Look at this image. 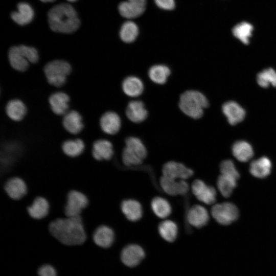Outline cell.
I'll use <instances>...</instances> for the list:
<instances>
[{
    "label": "cell",
    "mask_w": 276,
    "mask_h": 276,
    "mask_svg": "<svg viewBox=\"0 0 276 276\" xmlns=\"http://www.w3.org/2000/svg\"><path fill=\"white\" fill-rule=\"evenodd\" d=\"M48 21L52 30L63 33L76 31L80 24L75 9L65 3L60 4L50 10Z\"/></svg>",
    "instance_id": "cell-2"
},
{
    "label": "cell",
    "mask_w": 276,
    "mask_h": 276,
    "mask_svg": "<svg viewBox=\"0 0 276 276\" xmlns=\"http://www.w3.org/2000/svg\"><path fill=\"white\" fill-rule=\"evenodd\" d=\"M93 237L94 242L98 246L107 248L112 244L114 234L113 230L109 226L101 225L95 230Z\"/></svg>",
    "instance_id": "cell-22"
},
{
    "label": "cell",
    "mask_w": 276,
    "mask_h": 276,
    "mask_svg": "<svg viewBox=\"0 0 276 276\" xmlns=\"http://www.w3.org/2000/svg\"><path fill=\"white\" fill-rule=\"evenodd\" d=\"M171 74L170 68L166 65L156 64L150 67L148 76L150 80L158 85L165 84Z\"/></svg>",
    "instance_id": "cell-23"
},
{
    "label": "cell",
    "mask_w": 276,
    "mask_h": 276,
    "mask_svg": "<svg viewBox=\"0 0 276 276\" xmlns=\"http://www.w3.org/2000/svg\"><path fill=\"white\" fill-rule=\"evenodd\" d=\"M209 215L206 209L203 206L195 204L192 206L187 214V220L191 225L200 228L207 224Z\"/></svg>",
    "instance_id": "cell-15"
},
{
    "label": "cell",
    "mask_w": 276,
    "mask_h": 276,
    "mask_svg": "<svg viewBox=\"0 0 276 276\" xmlns=\"http://www.w3.org/2000/svg\"><path fill=\"white\" fill-rule=\"evenodd\" d=\"M139 29L137 25L130 20L125 21L121 26L119 36L122 41L126 43L134 42L137 37Z\"/></svg>",
    "instance_id": "cell-30"
},
{
    "label": "cell",
    "mask_w": 276,
    "mask_h": 276,
    "mask_svg": "<svg viewBox=\"0 0 276 276\" xmlns=\"http://www.w3.org/2000/svg\"><path fill=\"white\" fill-rule=\"evenodd\" d=\"M67 1H68L69 2H75V1H76L77 0H67Z\"/></svg>",
    "instance_id": "cell-44"
},
{
    "label": "cell",
    "mask_w": 276,
    "mask_h": 276,
    "mask_svg": "<svg viewBox=\"0 0 276 276\" xmlns=\"http://www.w3.org/2000/svg\"><path fill=\"white\" fill-rule=\"evenodd\" d=\"M6 112L11 120L18 122L24 118L27 113V107L20 100L12 99L7 103Z\"/></svg>",
    "instance_id": "cell-27"
},
{
    "label": "cell",
    "mask_w": 276,
    "mask_h": 276,
    "mask_svg": "<svg viewBox=\"0 0 276 276\" xmlns=\"http://www.w3.org/2000/svg\"><path fill=\"white\" fill-rule=\"evenodd\" d=\"M209 106L206 97L200 91L189 89L183 92L179 97L178 106L187 117L197 120L203 115L204 110Z\"/></svg>",
    "instance_id": "cell-3"
},
{
    "label": "cell",
    "mask_w": 276,
    "mask_h": 276,
    "mask_svg": "<svg viewBox=\"0 0 276 276\" xmlns=\"http://www.w3.org/2000/svg\"><path fill=\"white\" fill-rule=\"evenodd\" d=\"M146 6H143L129 1H123L118 6L120 14L123 17L131 19L142 15L145 12Z\"/></svg>",
    "instance_id": "cell-24"
},
{
    "label": "cell",
    "mask_w": 276,
    "mask_h": 276,
    "mask_svg": "<svg viewBox=\"0 0 276 276\" xmlns=\"http://www.w3.org/2000/svg\"><path fill=\"white\" fill-rule=\"evenodd\" d=\"M217 187L224 197H228L237 186V180L228 176L221 174L217 181Z\"/></svg>",
    "instance_id": "cell-36"
},
{
    "label": "cell",
    "mask_w": 276,
    "mask_h": 276,
    "mask_svg": "<svg viewBox=\"0 0 276 276\" xmlns=\"http://www.w3.org/2000/svg\"><path fill=\"white\" fill-rule=\"evenodd\" d=\"M271 163L266 157H262L252 161L250 165V173L258 178H264L270 173Z\"/></svg>",
    "instance_id": "cell-29"
},
{
    "label": "cell",
    "mask_w": 276,
    "mask_h": 276,
    "mask_svg": "<svg viewBox=\"0 0 276 276\" xmlns=\"http://www.w3.org/2000/svg\"><path fill=\"white\" fill-rule=\"evenodd\" d=\"M62 125L67 132L73 134L79 133L84 127L82 116L74 110L67 111L63 115Z\"/></svg>",
    "instance_id": "cell-17"
},
{
    "label": "cell",
    "mask_w": 276,
    "mask_h": 276,
    "mask_svg": "<svg viewBox=\"0 0 276 276\" xmlns=\"http://www.w3.org/2000/svg\"><path fill=\"white\" fill-rule=\"evenodd\" d=\"M191 189L193 194L199 201L206 204H212L215 202V189L213 187L206 185L201 180H195L192 184Z\"/></svg>",
    "instance_id": "cell-8"
},
{
    "label": "cell",
    "mask_w": 276,
    "mask_h": 276,
    "mask_svg": "<svg viewBox=\"0 0 276 276\" xmlns=\"http://www.w3.org/2000/svg\"><path fill=\"white\" fill-rule=\"evenodd\" d=\"M257 82L262 87H267L270 84L276 87V72L271 68L263 70L258 74Z\"/></svg>",
    "instance_id": "cell-37"
},
{
    "label": "cell",
    "mask_w": 276,
    "mask_h": 276,
    "mask_svg": "<svg viewBox=\"0 0 276 276\" xmlns=\"http://www.w3.org/2000/svg\"><path fill=\"white\" fill-rule=\"evenodd\" d=\"M162 173L163 175L166 177L185 180L191 177L194 172L181 163L170 161L164 165Z\"/></svg>",
    "instance_id": "cell-9"
},
{
    "label": "cell",
    "mask_w": 276,
    "mask_h": 276,
    "mask_svg": "<svg viewBox=\"0 0 276 276\" xmlns=\"http://www.w3.org/2000/svg\"><path fill=\"white\" fill-rule=\"evenodd\" d=\"M40 1L43 2H52L55 0H40Z\"/></svg>",
    "instance_id": "cell-43"
},
{
    "label": "cell",
    "mask_w": 276,
    "mask_h": 276,
    "mask_svg": "<svg viewBox=\"0 0 276 276\" xmlns=\"http://www.w3.org/2000/svg\"><path fill=\"white\" fill-rule=\"evenodd\" d=\"M5 190L8 196L13 199H19L24 196L27 192L25 181L19 177H13L6 183Z\"/></svg>",
    "instance_id": "cell-21"
},
{
    "label": "cell",
    "mask_w": 276,
    "mask_h": 276,
    "mask_svg": "<svg viewBox=\"0 0 276 276\" xmlns=\"http://www.w3.org/2000/svg\"><path fill=\"white\" fill-rule=\"evenodd\" d=\"M221 174L230 177L237 180L240 174L236 169L234 163L230 159L225 160L220 165Z\"/></svg>",
    "instance_id": "cell-38"
},
{
    "label": "cell",
    "mask_w": 276,
    "mask_h": 276,
    "mask_svg": "<svg viewBox=\"0 0 276 276\" xmlns=\"http://www.w3.org/2000/svg\"><path fill=\"white\" fill-rule=\"evenodd\" d=\"M234 156L239 161L246 162L253 156L254 151L251 145L245 141H238L233 146Z\"/></svg>",
    "instance_id": "cell-31"
},
{
    "label": "cell",
    "mask_w": 276,
    "mask_h": 276,
    "mask_svg": "<svg viewBox=\"0 0 276 276\" xmlns=\"http://www.w3.org/2000/svg\"><path fill=\"white\" fill-rule=\"evenodd\" d=\"M69 102V96L61 91L52 94L49 98V103L52 111L59 116L64 115L68 111Z\"/></svg>",
    "instance_id": "cell-16"
},
{
    "label": "cell",
    "mask_w": 276,
    "mask_h": 276,
    "mask_svg": "<svg viewBox=\"0 0 276 276\" xmlns=\"http://www.w3.org/2000/svg\"><path fill=\"white\" fill-rule=\"evenodd\" d=\"M121 87L123 93L131 98L139 97L144 90L142 80L135 76H128L125 78L122 82Z\"/></svg>",
    "instance_id": "cell-14"
},
{
    "label": "cell",
    "mask_w": 276,
    "mask_h": 276,
    "mask_svg": "<svg viewBox=\"0 0 276 276\" xmlns=\"http://www.w3.org/2000/svg\"><path fill=\"white\" fill-rule=\"evenodd\" d=\"M49 230L53 236L67 245L81 244L86 238L80 216L57 219L50 224Z\"/></svg>",
    "instance_id": "cell-1"
},
{
    "label": "cell",
    "mask_w": 276,
    "mask_h": 276,
    "mask_svg": "<svg viewBox=\"0 0 276 276\" xmlns=\"http://www.w3.org/2000/svg\"><path fill=\"white\" fill-rule=\"evenodd\" d=\"M145 255L144 249L140 245L132 244L123 249L121 259L125 265L132 267L137 265L144 258Z\"/></svg>",
    "instance_id": "cell-11"
},
{
    "label": "cell",
    "mask_w": 276,
    "mask_h": 276,
    "mask_svg": "<svg viewBox=\"0 0 276 276\" xmlns=\"http://www.w3.org/2000/svg\"><path fill=\"white\" fill-rule=\"evenodd\" d=\"M160 236L166 241L172 242L176 238L178 228L173 221L166 220L161 222L158 227Z\"/></svg>",
    "instance_id": "cell-32"
},
{
    "label": "cell",
    "mask_w": 276,
    "mask_h": 276,
    "mask_svg": "<svg viewBox=\"0 0 276 276\" xmlns=\"http://www.w3.org/2000/svg\"><path fill=\"white\" fill-rule=\"evenodd\" d=\"M12 19L19 25H25L30 22L34 17V11L28 3L22 2L17 5V11L11 14Z\"/></svg>",
    "instance_id": "cell-26"
},
{
    "label": "cell",
    "mask_w": 276,
    "mask_h": 276,
    "mask_svg": "<svg viewBox=\"0 0 276 276\" xmlns=\"http://www.w3.org/2000/svg\"><path fill=\"white\" fill-rule=\"evenodd\" d=\"M8 59L11 67L19 72L26 71L30 63L22 51L20 45L13 46L9 49Z\"/></svg>",
    "instance_id": "cell-18"
},
{
    "label": "cell",
    "mask_w": 276,
    "mask_h": 276,
    "mask_svg": "<svg viewBox=\"0 0 276 276\" xmlns=\"http://www.w3.org/2000/svg\"><path fill=\"white\" fill-rule=\"evenodd\" d=\"M72 71L71 65L65 61L55 60L48 63L44 72L48 82L52 85L60 87L64 84Z\"/></svg>",
    "instance_id": "cell-5"
},
{
    "label": "cell",
    "mask_w": 276,
    "mask_h": 276,
    "mask_svg": "<svg viewBox=\"0 0 276 276\" xmlns=\"http://www.w3.org/2000/svg\"><path fill=\"white\" fill-rule=\"evenodd\" d=\"M160 185L164 191L171 196L185 195L189 190L188 183L183 179H177L162 176Z\"/></svg>",
    "instance_id": "cell-10"
},
{
    "label": "cell",
    "mask_w": 276,
    "mask_h": 276,
    "mask_svg": "<svg viewBox=\"0 0 276 276\" xmlns=\"http://www.w3.org/2000/svg\"><path fill=\"white\" fill-rule=\"evenodd\" d=\"M92 155L98 160L110 159L113 155L112 143L105 139L97 140L93 145Z\"/></svg>",
    "instance_id": "cell-20"
},
{
    "label": "cell",
    "mask_w": 276,
    "mask_h": 276,
    "mask_svg": "<svg viewBox=\"0 0 276 276\" xmlns=\"http://www.w3.org/2000/svg\"><path fill=\"white\" fill-rule=\"evenodd\" d=\"M38 276H57L55 268L50 265L41 266L38 270Z\"/></svg>",
    "instance_id": "cell-41"
},
{
    "label": "cell",
    "mask_w": 276,
    "mask_h": 276,
    "mask_svg": "<svg viewBox=\"0 0 276 276\" xmlns=\"http://www.w3.org/2000/svg\"><path fill=\"white\" fill-rule=\"evenodd\" d=\"M211 214L219 223L228 225L237 219L239 211L234 204L223 202L214 205L211 209Z\"/></svg>",
    "instance_id": "cell-6"
},
{
    "label": "cell",
    "mask_w": 276,
    "mask_h": 276,
    "mask_svg": "<svg viewBox=\"0 0 276 276\" xmlns=\"http://www.w3.org/2000/svg\"><path fill=\"white\" fill-rule=\"evenodd\" d=\"M125 114L130 121L139 124L147 119L148 111L142 101L132 100L127 104Z\"/></svg>",
    "instance_id": "cell-12"
},
{
    "label": "cell",
    "mask_w": 276,
    "mask_h": 276,
    "mask_svg": "<svg viewBox=\"0 0 276 276\" xmlns=\"http://www.w3.org/2000/svg\"><path fill=\"white\" fill-rule=\"evenodd\" d=\"M155 5L160 9L171 11L175 7V0H154Z\"/></svg>",
    "instance_id": "cell-40"
},
{
    "label": "cell",
    "mask_w": 276,
    "mask_h": 276,
    "mask_svg": "<svg viewBox=\"0 0 276 276\" xmlns=\"http://www.w3.org/2000/svg\"><path fill=\"white\" fill-rule=\"evenodd\" d=\"M154 213L159 218H165L171 212V207L169 202L161 197H154L151 203Z\"/></svg>",
    "instance_id": "cell-34"
},
{
    "label": "cell",
    "mask_w": 276,
    "mask_h": 276,
    "mask_svg": "<svg viewBox=\"0 0 276 276\" xmlns=\"http://www.w3.org/2000/svg\"><path fill=\"white\" fill-rule=\"evenodd\" d=\"M253 30L252 26L247 22H241L237 24L233 29V34L244 44L249 43V38Z\"/></svg>",
    "instance_id": "cell-35"
},
{
    "label": "cell",
    "mask_w": 276,
    "mask_h": 276,
    "mask_svg": "<svg viewBox=\"0 0 276 276\" xmlns=\"http://www.w3.org/2000/svg\"><path fill=\"white\" fill-rule=\"evenodd\" d=\"M84 148V143L80 139L67 140L62 145V149L64 154L72 157L80 155Z\"/></svg>",
    "instance_id": "cell-33"
},
{
    "label": "cell",
    "mask_w": 276,
    "mask_h": 276,
    "mask_svg": "<svg viewBox=\"0 0 276 276\" xmlns=\"http://www.w3.org/2000/svg\"><path fill=\"white\" fill-rule=\"evenodd\" d=\"M87 204L88 199L85 195L77 191H71L67 196L65 214L67 217L80 216Z\"/></svg>",
    "instance_id": "cell-7"
},
{
    "label": "cell",
    "mask_w": 276,
    "mask_h": 276,
    "mask_svg": "<svg viewBox=\"0 0 276 276\" xmlns=\"http://www.w3.org/2000/svg\"><path fill=\"white\" fill-rule=\"evenodd\" d=\"M130 2H134L143 6H146L147 4V0H127Z\"/></svg>",
    "instance_id": "cell-42"
},
{
    "label": "cell",
    "mask_w": 276,
    "mask_h": 276,
    "mask_svg": "<svg viewBox=\"0 0 276 276\" xmlns=\"http://www.w3.org/2000/svg\"><path fill=\"white\" fill-rule=\"evenodd\" d=\"M49 203L43 197H38L34 199L32 204L28 208L29 215L33 218L40 219L45 217L49 212Z\"/></svg>",
    "instance_id": "cell-28"
},
{
    "label": "cell",
    "mask_w": 276,
    "mask_h": 276,
    "mask_svg": "<svg viewBox=\"0 0 276 276\" xmlns=\"http://www.w3.org/2000/svg\"><path fill=\"white\" fill-rule=\"evenodd\" d=\"M125 146L122 152V160L127 166L141 164L147 155V149L141 139L129 136L125 140Z\"/></svg>",
    "instance_id": "cell-4"
},
{
    "label": "cell",
    "mask_w": 276,
    "mask_h": 276,
    "mask_svg": "<svg viewBox=\"0 0 276 276\" xmlns=\"http://www.w3.org/2000/svg\"><path fill=\"white\" fill-rule=\"evenodd\" d=\"M19 45L26 57L30 63H34L38 61L39 56L38 52L35 48L25 45Z\"/></svg>",
    "instance_id": "cell-39"
},
{
    "label": "cell",
    "mask_w": 276,
    "mask_h": 276,
    "mask_svg": "<svg viewBox=\"0 0 276 276\" xmlns=\"http://www.w3.org/2000/svg\"><path fill=\"white\" fill-rule=\"evenodd\" d=\"M121 209L125 217L131 221H138L142 216L143 210L140 203L133 199L123 200Z\"/></svg>",
    "instance_id": "cell-25"
},
{
    "label": "cell",
    "mask_w": 276,
    "mask_h": 276,
    "mask_svg": "<svg viewBox=\"0 0 276 276\" xmlns=\"http://www.w3.org/2000/svg\"><path fill=\"white\" fill-rule=\"evenodd\" d=\"M222 111L228 123L233 125L241 122L245 116L244 109L234 101L225 103L222 106Z\"/></svg>",
    "instance_id": "cell-19"
},
{
    "label": "cell",
    "mask_w": 276,
    "mask_h": 276,
    "mask_svg": "<svg viewBox=\"0 0 276 276\" xmlns=\"http://www.w3.org/2000/svg\"><path fill=\"white\" fill-rule=\"evenodd\" d=\"M100 126L102 130L105 133L109 135H114L121 129V118L114 111L105 112L100 119Z\"/></svg>",
    "instance_id": "cell-13"
}]
</instances>
